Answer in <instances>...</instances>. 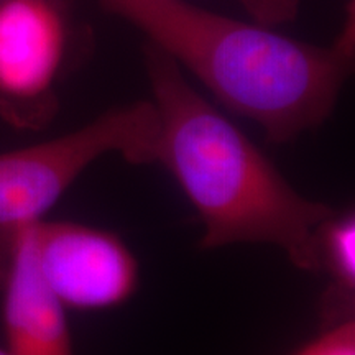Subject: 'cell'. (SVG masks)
<instances>
[{
  "mask_svg": "<svg viewBox=\"0 0 355 355\" xmlns=\"http://www.w3.org/2000/svg\"><path fill=\"white\" fill-rule=\"evenodd\" d=\"M30 230L40 277L66 311L117 308L135 295L139 261L119 235L71 220L43 219Z\"/></svg>",
  "mask_w": 355,
  "mask_h": 355,
  "instance_id": "5b68a950",
  "label": "cell"
},
{
  "mask_svg": "<svg viewBox=\"0 0 355 355\" xmlns=\"http://www.w3.org/2000/svg\"><path fill=\"white\" fill-rule=\"evenodd\" d=\"M144 64L158 115L153 163L196 209L202 250L263 243L285 252L295 268L318 272L316 230L334 209L293 188L166 53L145 42Z\"/></svg>",
  "mask_w": 355,
  "mask_h": 355,
  "instance_id": "7a4b0ae2",
  "label": "cell"
},
{
  "mask_svg": "<svg viewBox=\"0 0 355 355\" xmlns=\"http://www.w3.org/2000/svg\"><path fill=\"white\" fill-rule=\"evenodd\" d=\"M158 115L152 101L102 112L76 130L0 153V227L43 220L74 181L105 155L132 165L153 163Z\"/></svg>",
  "mask_w": 355,
  "mask_h": 355,
  "instance_id": "3957f363",
  "label": "cell"
},
{
  "mask_svg": "<svg viewBox=\"0 0 355 355\" xmlns=\"http://www.w3.org/2000/svg\"><path fill=\"white\" fill-rule=\"evenodd\" d=\"M257 24L278 26L300 15L303 0H235Z\"/></svg>",
  "mask_w": 355,
  "mask_h": 355,
  "instance_id": "9c48e42d",
  "label": "cell"
},
{
  "mask_svg": "<svg viewBox=\"0 0 355 355\" xmlns=\"http://www.w3.org/2000/svg\"><path fill=\"white\" fill-rule=\"evenodd\" d=\"M318 272L327 283L319 303L321 329L355 319V216L334 211L316 230Z\"/></svg>",
  "mask_w": 355,
  "mask_h": 355,
  "instance_id": "52a82bcc",
  "label": "cell"
},
{
  "mask_svg": "<svg viewBox=\"0 0 355 355\" xmlns=\"http://www.w3.org/2000/svg\"><path fill=\"white\" fill-rule=\"evenodd\" d=\"M15 232L7 229H0V296L6 286L8 270H10L13 250H15ZM0 355H10L6 345H0Z\"/></svg>",
  "mask_w": 355,
  "mask_h": 355,
  "instance_id": "30bf717a",
  "label": "cell"
},
{
  "mask_svg": "<svg viewBox=\"0 0 355 355\" xmlns=\"http://www.w3.org/2000/svg\"><path fill=\"white\" fill-rule=\"evenodd\" d=\"M68 0H0V119L42 130L60 110L68 55Z\"/></svg>",
  "mask_w": 355,
  "mask_h": 355,
  "instance_id": "277c9868",
  "label": "cell"
},
{
  "mask_svg": "<svg viewBox=\"0 0 355 355\" xmlns=\"http://www.w3.org/2000/svg\"><path fill=\"white\" fill-rule=\"evenodd\" d=\"M99 6L139 30L273 144H290L321 127L354 71V2L334 42L324 46L186 0H99Z\"/></svg>",
  "mask_w": 355,
  "mask_h": 355,
  "instance_id": "6da1fadb",
  "label": "cell"
},
{
  "mask_svg": "<svg viewBox=\"0 0 355 355\" xmlns=\"http://www.w3.org/2000/svg\"><path fill=\"white\" fill-rule=\"evenodd\" d=\"M30 225L17 232L12 265L0 296L6 347L10 355H74L66 309L38 273Z\"/></svg>",
  "mask_w": 355,
  "mask_h": 355,
  "instance_id": "8992f818",
  "label": "cell"
},
{
  "mask_svg": "<svg viewBox=\"0 0 355 355\" xmlns=\"http://www.w3.org/2000/svg\"><path fill=\"white\" fill-rule=\"evenodd\" d=\"M293 355H355V319L324 327Z\"/></svg>",
  "mask_w": 355,
  "mask_h": 355,
  "instance_id": "ba28073f",
  "label": "cell"
}]
</instances>
